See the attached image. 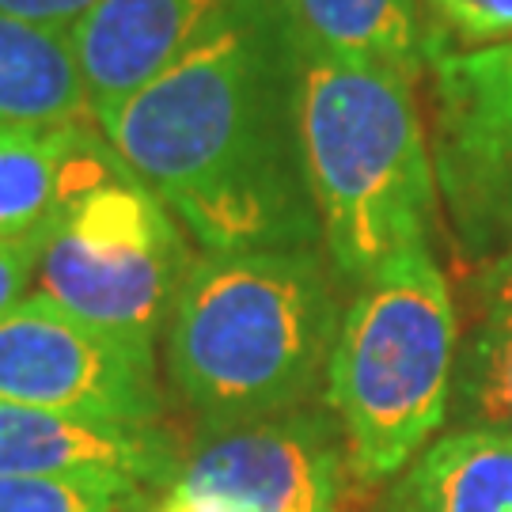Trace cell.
Returning <instances> with one entry per match:
<instances>
[{
	"mask_svg": "<svg viewBox=\"0 0 512 512\" xmlns=\"http://www.w3.org/2000/svg\"><path fill=\"white\" fill-rule=\"evenodd\" d=\"M95 122L209 255L323 247L300 145V46L277 0H236Z\"/></svg>",
	"mask_w": 512,
	"mask_h": 512,
	"instance_id": "cell-1",
	"label": "cell"
},
{
	"mask_svg": "<svg viewBox=\"0 0 512 512\" xmlns=\"http://www.w3.org/2000/svg\"><path fill=\"white\" fill-rule=\"evenodd\" d=\"M338 289L323 247L194 258L164 353L171 387L198 429L315 403L346 311Z\"/></svg>",
	"mask_w": 512,
	"mask_h": 512,
	"instance_id": "cell-2",
	"label": "cell"
},
{
	"mask_svg": "<svg viewBox=\"0 0 512 512\" xmlns=\"http://www.w3.org/2000/svg\"><path fill=\"white\" fill-rule=\"evenodd\" d=\"M414 88L399 73L300 50L304 171L323 255L349 293L429 247L437 228V171Z\"/></svg>",
	"mask_w": 512,
	"mask_h": 512,
	"instance_id": "cell-3",
	"label": "cell"
},
{
	"mask_svg": "<svg viewBox=\"0 0 512 512\" xmlns=\"http://www.w3.org/2000/svg\"><path fill=\"white\" fill-rule=\"evenodd\" d=\"M456 357V300L433 247L406 251L353 289L323 403L357 482H391L433 444L452 410Z\"/></svg>",
	"mask_w": 512,
	"mask_h": 512,
	"instance_id": "cell-4",
	"label": "cell"
},
{
	"mask_svg": "<svg viewBox=\"0 0 512 512\" xmlns=\"http://www.w3.org/2000/svg\"><path fill=\"white\" fill-rule=\"evenodd\" d=\"M194 258L183 224L133 179L92 194L57 224L31 293L126 346L156 353Z\"/></svg>",
	"mask_w": 512,
	"mask_h": 512,
	"instance_id": "cell-5",
	"label": "cell"
},
{
	"mask_svg": "<svg viewBox=\"0 0 512 512\" xmlns=\"http://www.w3.org/2000/svg\"><path fill=\"white\" fill-rule=\"evenodd\" d=\"M349 478L338 421L327 403H308L198 429L152 512H342Z\"/></svg>",
	"mask_w": 512,
	"mask_h": 512,
	"instance_id": "cell-6",
	"label": "cell"
},
{
	"mask_svg": "<svg viewBox=\"0 0 512 512\" xmlns=\"http://www.w3.org/2000/svg\"><path fill=\"white\" fill-rule=\"evenodd\" d=\"M0 403L137 425L164 418L156 353L88 327L38 293L0 315Z\"/></svg>",
	"mask_w": 512,
	"mask_h": 512,
	"instance_id": "cell-7",
	"label": "cell"
},
{
	"mask_svg": "<svg viewBox=\"0 0 512 512\" xmlns=\"http://www.w3.org/2000/svg\"><path fill=\"white\" fill-rule=\"evenodd\" d=\"M429 92L440 205L467 255L486 209L512 175V42L437 57L429 65Z\"/></svg>",
	"mask_w": 512,
	"mask_h": 512,
	"instance_id": "cell-8",
	"label": "cell"
},
{
	"mask_svg": "<svg viewBox=\"0 0 512 512\" xmlns=\"http://www.w3.org/2000/svg\"><path fill=\"white\" fill-rule=\"evenodd\" d=\"M236 0H99L69 27L76 69L92 114L148 88L167 73Z\"/></svg>",
	"mask_w": 512,
	"mask_h": 512,
	"instance_id": "cell-9",
	"label": "cell"
},
{
	"mask_svg": "<svg viewBox=\"0 0 512 512\" xmlns=\"http://www.w3.org/2000/svg\"><path fill=\"white\" fill-rule=\"evenodd\" d=\"M183 448L164 425L103 421L0 403V478L122 475L164 490Z\"/></svg>",
	"mask_w": 512,
	"mask_h": 512,
	"instance_id": "cell-10",
	"label": "cell"
},
{
	"mask_svg": "<svg viewBox=\"0 0 512 512\" xmlns=\"http://www.w3.org/2000/svg\"><path fill=\"white\" fill-rule=\"evenodd\" d=\"M118 183H133V175L99 122L0 126V236L50 232Z\"/></svg>",
	"mask_w": 512,
	"mask_h": 512,
	"instance_id": "cell-11",
	"label": "cell"
},
{
	"mask_svg": "<svg viewBox=\"0 0 512 512\" xmlns=\"http://www.w3.org/2000/svg\"><path fill=\"white\" fill-rule=\"evenodd\" d=\"M300 50L372 65L418 84L429 76V31L421 0H277Z\"/></svg>",
	"mask_w": 512,
	"mask_h": 512,
	"instance_id": "cell-12",
	"label": "cell"
},
{
	"mask_svg": "<svg viewBox=\"0 0 512 512\" xmlns=\"http://www.w3.org/2000/svg\"><path fill=\"white\" fill-rule=\"evenodd\" d=\"M384 512H512V437L452 429L421 452Z\"/></svg>",
	"mask_w": 512,
	"mask_h": 512,
	"instance_id": "cell-13",
	"label": "cell"
},
{
	"mask_svg": "<svg viewBox=\"0 0 512 512\" xmlns=\"http://www.w3.org/2000/svg\"><path fill=\"white\" fill-rule=\"evenodd\" d=\"M92 99L65 31L0 12V126L88 122Z\"/></svg>",
	"mask_w": 512,
	"mask_h": 512,
	"instance_id": "cell-14",
	"label": "cell"
},
{
	"mask_svg": "<svg viewBox=\"0 0 512 512\" xmlns=\"http://www.w3.org/2000/svg\"><path fill=\"white\" fill-rule=\"evenodd\" d=\"M456 429L512 437V330L478 323L459 346L452 410Z\"/></svg>",
	"mask_w": 512,
	"mask_h": 512,
	"instance_id": "cell-15",
	"label": "cell"
},
{
	"mask_svg": "<svg viewBox=\"0 0 512 512\" xmlns=\"http://www.w3.org/2000/svg\"><path fill=\"white\" fill-rule=\"evenodd\" d=\"M156 494L122 475L0 478V512H152Z\"/></svg>",
	"mask_w": 512,
	"mask_h": 512,
	"instance_id": "cell-16",
	"label": "cell"
},
{
	"mask_svg": "<svg viewBox=\"0 0 512 512\" xmlns=\"http://www.w3.org/2000/svg\"><path fill=\"white\" fill-rule=\"evenodd\" d=\"M429 65L444 54L512 42V0H421Z\"/></svg>",
	"mask_w": 512,
	"mask_h": 512,
	"instance_id": "cell-17",
	"label": "cell"
},
{
	"mask_svg": "<svg viewBox=\"0 0 512 512\" xmlns=\"http://www.w3.org/2000/svg\"><path fill=\"white\" fill-rule=\"evenodd\" d=\"M50 236H54V228L35 232V236H0V315H8L35 289L38 262H42Z\"/></svg>",
	"mask_w": 512,
	"mask_h": 512,
	"instance_id": "cell-18",
	"label": "cell"
},
{
	"mask_svg": "<svg viewBox=\"0 0 512 512\" xmlns=\"http://www.w3.org/2000/svg\"><path fill=\"white\" fill-rule=\"evenodd\" d=\"M475 304L482 311V323L512 330V243L482 262L475 277Z\"/></svg>",
	"mask_w": 512,
	"mask_h": 512,
	"instance_id": "cell-19",
	"label": "cell"
},
{
	"mask_svg": "<svg viewBox=\"0 0 512 512\" xmlns=\"http://www.w3.org/2000/svg\"><path fill=\"white\" fill-rule=\"evenodd\" d=\"M95 4H99V0H0V12L69 35V27H73L88 8H95Z\"/></svg>",
	"mask_w": 512,
	"mask_h": 512,
	"instance_id": "cell-20",
	"label": "cell"
},
{
	"mask_svg": "<svg viewBox=\"0 0 512 512\" xmlns=\"http://www.w3.org/2000/svg\"><path fill=\"white\" fill-rule=\"evenodd\" d=\"M509 243H512V175H509V183L497 190L494 205L486 209V217H482L475 239H471V247H467V258L486 262V258H494L501 247H509Z\"/></svg>",
	"mask_w": 512,
	"mask_h": 512,
	"instance_id": "cell-21",
	"label": "cell"
}]
</instances>
